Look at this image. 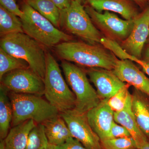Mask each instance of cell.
<instances>
[{
  "label": "cell",
  "instance_id": "obj_4",
  "mask_svg": "<svg viewBox=\"0 0 149 149\" xmlns=\"http://www.w3.org/2000/svg\"><path fill=\"white\" fill-rule=\"evenodd\" d=\"M43 80L44 95L60 113L74 109L76 104L75 95L63 77L58 63L49 52L47 53L46 72Z\"/></svg>",
  "mask_w": 149,
  "mask_h": 149
},
{
  "label": "cell",
  "instance_id": "obj_35",
  "mask_svg": "<svg viewBox=\"0 0 149 149\" xmlns=\"http://www.w3.org/2000/svg\"><path fill=\"white\" fill-rule=\"evenodd\" d=\"M0 149H6L3 140H1V142H0Z\"/></svg>",
  "mask_w": 149,
  "mask_h": 149
},
{
  "label": "cell",
  "instance_id": "obj_5",
  "mask_svg": "<svg viewBox=\"0 0 149 149\" xmlns=\"http://www.w3.org/2000/svg\"><path fill=\"white\" fill-rule=\"evenodd\" d=\"M20 17L24 33L44 46L55 47L61 42L70 41L72 37L56 27L27 3L22 7Z\"/></svg>",
  "mask_w": 149,
  "mask_h": 149
},
{
  "label": "cell",
  "instance_id": "obj_11",
  "mask_svg": "<svg viewBox=\"0 0 149 149\" xmlns=\"http://www.w3.org/2000/svg\"><path fill=\"white\" fill-rule=\"evenodd\" d=\"M134 24L130 35L119 43L127 53L141 59L142 52L149 36V7L134 19Z\"/></svg>",
  "mask_w": 149,
  "mask_h": 149
},
{
  "label": "cell",
  "instance_id": "obj_34",
  "mask_svg": "<svg viewBox=\"0 0 149 149\" xmlns=\"http://www.w3.org/2000/svg\"><path fill=\"white\" fill-rule=\"evenodd\" d=\"M138 149H149V140L143 146Z\"/></svg>",
  "mask_w": 149,
  "mask_h": 149
},
{
  "label": "cell",
  "instance_id": "obj_26",
  "mask_svg": "<svg viewBox=\"0 0 149 149\" xmlns=\"http://www.w3.org/2000/svg\"><path fill=\"white\" fill-rule=\"evenodd\" d=\"M130 86L129 84L126 83L120 91L109 99L108 104L113 111H120L124 108L130 94L129 91Z\"/></svg>",
  "mask_w": 149,
  "mask_h": 149
},
{
  "label": "cell",
  "instance_id": "obj_32",
  "mask_svg": "<svg viewBox=\"0 0 149 149\" xmlns=\"http://www.w3.org/2000/svg\"><path fill=\"white\" fill-rule=\"evenodd\" d=\"M143 60L146 62H149V47H148L145 52Z\"/></svg>",
  "mask_w": 149,
  "mask_h": 149
},
{
  "label": "cell",
  "instance_id": "obj_25",
  "mask_svg": "<svg viewBox=\"0 0 149 149\" xmlns=\"http://www.w3.org/2000/svg\"><path fill=\"white\" fill-rule=\"evenodd\" d=\"M102 149H138L132 137L107 139L101 141Z\"/></svg>",
  "mask_w": 149,
  "mask_h": 149
},
{
  "label": "cell",
  "instance_id": "obj_31",
  "mask_svg": "<svg viewBox=\"0 0 149 149\" xmlns=\"http://www.w3.org/2000/svg\"><path fill=\"white\" fill-rule=\"evenodd\" d=\"M136 63L142 67L143 71L149 76V62H146L143 60L138 59Z\"/></svg>",
  "mask_w": 149,
  "mask_h": 149
},
{
  "label": "cell",
  "instance_id": "obj_17",
  "mask_svg": "<svg viewBox=\"0 0 149 149\" xmlns=\"http://www.w3.org/2000/svg\"><path fill=\"white\" fill-rule=\"evenodd\" d=\"M42 124L49 143L55 146L64 143L72 137L66 123L60 113Z\"/></svg>",
  "mask_w": 149,
  "mask_h": 149
},
{
  "label": "cell",
  "instance_id": "obj_19",
  "mask_svg": "<svg viewBox=\"0 0 149 149\" xmlns=\"http://www.w3.org/2000/svg\"><path fill=\"white\" fill-rule=\"evenodd\" d=\"M37 124L29 120L12 127L3 140L6 149H24L29 133Z\"/></svg>",
  "mask_w": 149,
  "mask_h": 149
},
{
  "label": "cell",
  "instance_id": "obj_15",
  "mask_svg": "<svg viewBox=\"0 0 149 149\" xmlns=\"http://www.w3.org/2000/svg\"><path fill=\"white\" fill-rule=\"evenodd\" d=\"M132 95L130 94L124 108L120 111L114 112V120L128 130L139 149L149 139L141 131L136 122L132 110Z\"/></svg>",
  "mask_w": 149,
  "mask_h": 149
},
{
  "label": "cell",
  "instance_id": "obj_1",
  "mask_svg": "<svg viewBox=\"0 0 149 149\" xmlns=\"http://www.w3.org/2000/svg\"><path fill=\"white\" fill-rule=\"evenodd\" d=\"M60 58L88 68L113 70L118 59L102 45L80 42H63L55 47Z\"/></svg>",
  "mask_w": 149,
  "mask_h": 149
},
{
  "label": "cell",
  "instance_id": "obj_20",
  "mask_svg": "<svg viewBox=\"0 0 149 149\" xmlns=\"http://www.w3.org/2000/svg\"><path fill=\"white\" fill-rule=\"evenodd\" d=\"M8 91L0 85V138L4 140L10 130L13 119L12 106Z\"/></svg>",
  "mask_w": 149,
  "mask_h": 149
},
{
  "label": "cell",
  "instance_id": "obj_10",
  "mask_svg": "<svg viewBox=\"0 0 149 149\" xmlns=\"http://www.w3.org/2000/svg\"><path fill=\"white\" fill-rule=\"evenodd\" d=\"M86 113L72 109L60 115L66 123L72 137L80 141L86 148L102 149L100 139L91 128Z\"/></svg>",
  "mask_w": 149,
  "mask_h": 149
},
{
  "label": "cell",
  "instance_id": "obj_30",
  "mask_svg": "<svg viewBox=\"0 0 149 149\" xmlns=\"http://www.w3.org/2000/svg\"><path fill=\"white\" fill-rule=\"evenodd\" d=\"M61 11L66 10L70 6L72 0H51Z\"/></svg>",
  "mask_w": 149,
  "mask_h": 149
},
{
  "label": "cell",
  "instance_id": "obj_23",
  "mask_svg": "<svg viewBox=\"0 0 149 149\" xmlns=\"http://www.w3.org/2000/svg\"><path fill=\"white\" fill-rule=\"evenodd\" d=\"M28 68L29 65L25 61L15 57L0 48V80L9 72Z\"/></svg>",
  "mask_w": 149,
  "mask_h": 149
},
{
  "label": "cell",
  "instance_id": "obj_36",
  "mask_svg": "<svg viewBox=\"0 0 149 149\" xmlns=\"http://www.w3.org/2000/svg\"><path fill=\"white\" fill-rule=\"evenodd\" d=\"M45 149H56V146L54 145L49 143L48 146Z\"/></svg>",
  "mask_w": 149,
  "mask_h": 149
},
{
  "label": "cell",
  "instance_id": "obj_14",
  "mask_svg": "<svg viewBox=\"0 0 149 149\" xmlns=\"http://www.w3.org/2000/svg\"><path fill=\"white\" fill-rule=\"evenodd\" d=\"M113 71L123 82L133 86L135 89L149 97V78L133 61L118 59Z\"/></svg>",
  "mask_w": 149,
  "mask_h": 149
},
{
  "label": "cell",
  "instance_id": "obj_37",
  "mask_svg": "<svg viewBox=\"0 0 149 149\" xmlns=\"http://www.w3.org/2000/svg\"><path fill=\"white\" fill-rule=\"evenodd\" d=\"M72 1H77L82 4L85 2V0H72Z\"/></svg>",
  "mask_w": 149,
  "mask_h": 149
},
{
  "label": "cell",
  "instance_id": "obj_18",
  "mask_svg": "<svg viewBox=\"0 0 149 149\" xmlns=\"http://www.w3.org/2000/svg\"><path fill=\"white\" fill-rule=\"evenodd\" d=\"M132 95V110L136 122L149 139V97L136 89Z\"/></svg>",
  "mask_w": 149,
  "mask_h": 149
},
{
  "label": "cell",
  "instance_id": "obj_22",
  "mask_svg": "<svg viewBox=\"0 0 149 149\" xmlns=\"http://www.w3.org/2000/svg\"><path fill=\"white\" fill-rule=\"evenodd\" d=\"M17 32H24L20 18L0 6V34L1 37Z\"/></svg>",
  "mask_w": 149,
  "mask_h": 149
},
{
  "label": "cell",
  "instance_id": "obj_7",
  "mask_svg": "<svg viewBox=\"0 0 149 149\" xmlns=\"http://www.w3.org/2000/svg\"><path fill=\"white\" fill-rule=\"evenodd\" d=\"M60 26L89 44L101 45L104 37L93 24L82 4L72 1L70 6L61 11Z\"/></svg>",
  "mask_w": 149,
  "mask_h": 149
},
{
  "label": "cell",
  "instance_id": "obj_16",
  "mask_svg": "<svg viewBox=\"0 0 149 149\" xmlns=\"http://www.w3.org/2000/svg\"><path fill=\"white\" fill-rule=\"evenodd\" d=\"M88 5L97 11H109L119 14L124 19L131 20L139 14L130 0H85Z\"/></svg>",
  "mask_w": 149,
  "mask_h": 149
},
{
  "label": "cell",
  "instance_id": "obj_2",
  "mask_svg": "<svg viewBox=\"0 0 149 149\" xmlns=\"http://www.w3.org/2000/svg\"><path fill=\"white\" fill-rule=\"evenodd\" d=\"M0 47L15 57L25 61L29 68L44 79L47 52L42 44L24 32H17L1 37Z\"/></svg>",
  "mask_w": 149,
  "mask_h": 149
},
{
  "label": "cell",
  "instance_id": "obj_6",
  "mask_svg": "<svg viewBox=\"0 0 149 149\" xmlns=\"http://www.w3.org/2000/svg\"><path fill=\"white\" fill-rule=\"evenodd\" d=\"M61 66L67 83L75 95L76 104L74 109L79 112L86 113L97 106L101 100L89 82L87 72L66 61H62Z\"/></svg>",
  "mask_w": 149,
  "mask_h": 149
},
{
  "label": "cell",
  "instance_id": "obj_13",
  "mask_svg": "<svg viewBox=\"0 0 149 149\" xmlns=\"http://www.w3.org/2000/svg\"><path fill=\"white\" fill-rule=\"evenodd\" d=\"M108 100H101L97 106L86 113L89 124L101 141L109 139L111 128L114 121V112L109 105Z\"/></svg>",
  "mask_w": 149,
  "mask_h": 149
},
{
  "label": "cell",
  "instance_id": "obj_27",
  "mask_svg": "<svg viewBox=\"0 0 149 149\" xmlns=\"http://www.w3.org/2000/svg\"><path fill=\"white\" fill-rule=\"evenodd\" d=\"M131 137L130 133L125 127L113 121L111 128L109 139Z\"/></svg>",
  "mask_w": 149,
  "mask_h": 149
},
{
  "label": "cell",
  "instance_id": "obj_24",
  "mask_svg": "<svg viewBox=\"0 0 149 149\" xmlns=\"http://www.w3.org/2000/svg\"><path fill=\"white\" fill-rule=\"evenodd\" d=\"M49 144L44 125L39 123L29 133L24 149H45Z\"/></svg>",
  "mask_w": 149,
  "mask_h": 149
},
{
  "label": "cell",
  "instance_id": "obj_8",
  "mask_svg": "<svg viewBox=\"0 0 149 149\" xmlns=\"http://www.w3.org/2000/svg\"><path fill=\"white\" fill-rule=\"evenodd\" d=\"M85 8L93 24L104 37L120 43L130 35L134 26V19H123L111 12L99 13L89 5Z\"/></svg>",
  "mask_w": 149,
  "mask_h": 149
},
{
  "label": "cell",
  "instance_id": "obj_29",
  "mask_svg": "<svg viewBox=\"0 0 149 149\" xmlns=\"http://www.w3.org/2000/svg\"><path fill=\"white\" fill-rule=\"evenodd\" d=\"M56 149H88L81 143L74 139L70 138L64 143L56 146Z\"/></svg>",
  "mask_w": 149,
  "mask_h": 149
},
{
  "label": "cell",
  "instance_id": "obj_9",
  "mask_svg": "<svg viewBox=\"0 0 149 149\" xmlns=\"http://www.w3.org/2000/svg\"><path fill=\"white\" fill-rule=\"evenodd\" d=\"M0 80L1 85L8 92L42 96L44 95V80L29 68L9 72Z\"/></svg>",
  "mask_w": 149,
  "mask_h": 149
},
{
  "label": "cell",
  "instance_id": "obj_21",
  "mask_svg": "<svg viewBox=\"0 0 149 149\" xmlns=\"http://www.w3.org/2000/svg\"><path fill=\"white\" fill-rule=\"evenodd\" d=\"M26 3L57 28L60 26L61 11L51 0H26Z\"/></svg>",
  "mask_w": 149,
  "mask_h": 149
},
{
  "label": "cell",
  "instance_id": "obj_28",
  "mask_svg": "<svg viewBox=\"0 0 149 149\" xmlns=\"http://www.w3.org/2000/svg\"><path fill=\"white\" fill-rule=\"evenodd\" d=\"M0 4L3 7L16 15L19 18L23 15V12L19 8L14 0H0Z\"/></svg>",
  "mask_w": 149,
  "mask_h": 149
},
{
  "label": "cell",
  "instance_id": "obj_33",
  "mask_svg": "<svg viewBox=\"0 0 149 149\" xmlns=\"http://www.w3.org/2000/svg\"><path fill=\"white\" fill-rule=\"evenodd\" d=\"M133 1L141 6L143 5L145 2V0H133Z\"/></svg>",
  "mask_w": 149,
  "mask_h": 149
},
{
  "label": "cell",
  "instance_id": "obj_12",
  "mask_svg": "<svg viewBox=\"0 0 149 149\" xmlns=\"http://www.w3.org/2000/svg\"><path fill=\"white\" fill-rule=\"evenodd\" d=\"M86 72L95 87L97 93L101 100L111 98L126 84L113 70L102 68H89Z\"/></svg>",
  "mask_w": 149,
  "mask_h": 149
},
{
  "label": "cell",
  "instance_id": "obj_38",
  "mask_svg": "<svg viewBox=\"0 0 149 149\" xmlns=\"http://www.w3.org/2000/svg\"><path fill=\"white\" fill-rule=\"evenodd\" d=\"M147 43H148V44L149 45V36L148 38V40H147Z\"/></svg>",
  "mask_w": 149,
  "mask_h": 149
},
{
  "label": "cell",
  "instance_id": "obj_3",
  "mask_svg": "<svg viewBox=\"0 0 149 149\" xmlns=\"http://www.w3.org/2000/svg\"><path fill=\"white\" fill-rule=\"evenodd\" d=\"M13 115L11 127L29 120L37 124L59 114L58 110L42 96L8 92Z\"/></svg>",
  "mask_w": 149,
  "mask_h": 149
}]
</instances>
